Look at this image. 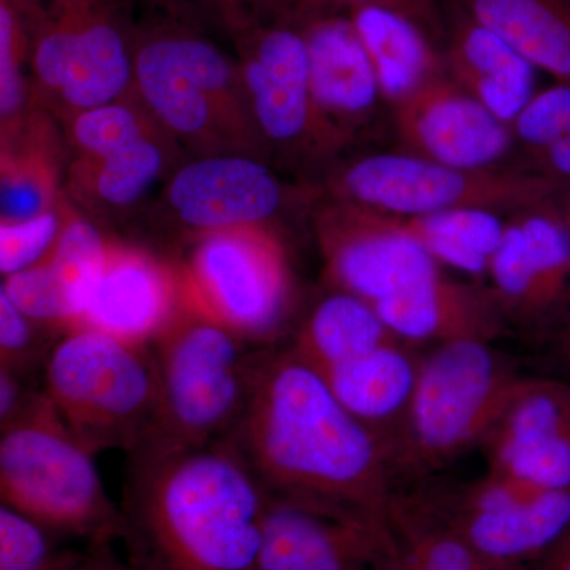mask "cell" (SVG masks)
<instances>
[{
  "label": "cell",
  "instance_id": "30",
  "mask_svg": "<svg viewBox=\"0 0 570 570\" xmlns=\"http://www.w3.org/2000/svg\"><path fill=\"white\" fill-rule=\"evenodd\" d=\"M401 220L439 265L452 266L472 276L489 273L491 258L501 245L508 224L501 213L479 208Z\"/></svg>",
  "mask_w": 570,
  "mask_h": 570
},
{
  "label": "cell",
  "instance_id": "12",
  "mask_svg": "<svg viewBox=\"0 0 570 570\" xmlns=\"http://www.w3.org/2000/svg\"><path fill=\"white\" fill-rule=\"evenodd\" d=\"M234 37L236 62L272 165L303 175L328 174L341 151L314 107L303 29L253 21Z\"/></svg>",
  "mask_w": 570,
  "mask_h": 570
},
{
  "label": "cell",
  "instance_id": "29",
  "mask_svg": "<svg viewBox=\"0 0 570 570\" xmlns=\"http://www.w3.org/2000/svg\"><path fill=\"white\" fill-rule=\"evenodd\" d=\"M396 341L403 340L389 328L370 302L330 288L299 321L285 346L314 370L325 371Z\"/></svg>",
  "mask_w": 570,
  "mask_h": 570
},
{
  "label": "cell",
  "instance_id": "17",
  "mask_svg": "<svg viewBox=\"0 0 570 570\" xmlns=\"http://www.w3.org/2000/svg\"><path fill=\"white\" fill-rule=\"evenodd\" d=\"M392 129L400 151L431 163L491 170L515 151L512 127L502 122L448 75L392 108Z\"/></svg>",
  "mask_w": 570,
  "mask_h": 570
},
{
  "label": "cell",
  "instance_id": "2",
  "mask_svg": "<svg viewBox=\"0 0 570 570\" xmlns=\"http://www.w3.org/2000/svg\"><path fill=\"white\" fill-rule=\"evenodd\" d=\"M268 497L225 441L127 455L121 535L134 570H258Z\"/></svg>",
  "mask_w": 570,
  "mask_h": 570
},
{
  "label": "cell",
  "instance_id": "42",
  "mask_svg": "<svg viewBox=\"0 0 570 570\" xmlns=\"http://www.w3.org/2000/svg\"><path fill=\"white\" fill-rule=\"evenodd\" d=\"M232 33L245 28V0H198Z\"/></svg>",
  "mask_w": 570,
  "mask_h": 570
},
{
  "label": "cell",
  "instance_id": "35",
  "mask_svg": "<svg viewBox=\"0 0 570 570\" xmlns=\"http://www.w3.org/2000/svg\"><path fill=\"white\" fill-rule=\"evenodd\" d=\"M62 535L9 505H0V570H78L85 550L63 546Z\"/></svg>",
  "mask_w": 570,
  "mask_h": 570
},
{
  "label": "cell",
  "instance_id": "10",
  "mask_svg": "<svg viewBox=\"0 0 570 570\" xmlns=\"http://www.w3.org/2000/svg\"><path fill=\"white\" fill-rule=\"evenodd\" d=\"M195 298L255 347L281 346L296 303L295 276L276 228L198 236L178 257Z\"/></svg>",
  "mask_w": 570,
  "mask_h": 570
},
{
  "label": "cell",
  "instance_id": "15",
  "mask_svg": "<svg viewBox=\"0 0 570 570\" xmlns=\"http://www.w3.org/2000/svg\"><path fill=\"white\" fill-rule=\"evenodd\" d=\"M487 275L510 328L546 343L570 307V232L554 200L512 214Z\"/></svg>",
  "mask_w": 570,
  "mask_h": 570
},
{
  "label": "cell",
  "instance_id": "26",
  "mask_svg": "<svg viewBox=\"0 0 570 570\" xmlns=\"http://www.w3.org/2000/svg\"><path fill=\"white\" fill-rule=\"evenodd\" d=\"M422 358L412 344L396 341L318 373L337 401L385 444L406 415Z\"/></svg>",
  "mask_w": 570,
  "mask_h": 570
},
{
  "label": "cell",
  "instance_id": "5",
  "mask_svg": "<svg viewBox=\"0 0 570 570\" xmlns=\"http://www.w3.org/2000/svg\"><path fill=\"white\" fill-rule=\"evenodd\" d=\"M521 377L487 341L438 344L423 356L406 415L385 442L396 489L439 478L480 448Z\"/></svg>",
  "mask_w": 570,
  "mask_h": 570
},
{
  "label": "cell",
  "instance_id": "6",
  "mask_svg": "<svg viewBox=\"0 0 570 570\" xmlns=\"http://www.w3.org/2000/svg\"><path fill=\"white\" fill-rule=\"evenodd\" d=\"M33 99L59 122L134 91V24L121 0H17Z\"/></svg>",
  "mask_w": 570,
  "mask_h": 570
},
{
  "label": "cell",
  "instance_id": "21",
  "mask_svg": "<svg viewBox=\"0 0 570 570\" xmlns=\"http://www.w3.org/2000/svg\"><path fill=\"white\" fill-rule=\"evenodd\" d=\"M111 239L67 200L66 224L50 257L31 269L3 277L0 288L26 316L58 332H69L85 316Z\"/></svg>",
  "mask_w": 570,
  "mask_h": 570
},
{
  "label": "cell",
  "instance_id": "44",
  "mask_svg": "<svg viewBox=\"0 0 570 570\" xmlns=\"http://www.w3.org/2000/svg\"><path fill=\"white\" fill-rule=\"evenodd\" d=\"M534 570H570V530L540 560Z\"/></svg>",
  "mask_w": 570,
  "mask_h": 570
},
{
  "label": "cell",
  "instance_id": "27",
  "mask_svg": "<svg viewBox=\"0 0 570 570\" xmlns=\"http://www.w3.org/2000/svg\"><path fill=\"white\" fill-rule=\"evenodd\" d=\"M348 14L365 45L390 108L445 77L436 39L417 22L377 7H363Z\"/></svg>",
  "mask_w": 570,
  "mask_h": 570
},
{
  "label": "cell",
  "instance_id": "40",
  "mask_svg": "<svg viewBox=\"0 0 570 570\" xmlns=\"http://www.w3.org/2000/svg\"><path fill=\"white\" fill-rule=\"evenodd\" d=\"M344 10L352 11L363 7H377L401 14L417 22L438 41L441 26L442 0H343Z\"/></svg>",
  "mask_w": 570,
  "mask_h": 570
},
{
  "label": "cell",
  "instance_id": "3",
  "mask_svg": "<svg viewBox=\"0 0 570 570\" xmlns=\"http://www.w3.org/2000/svg\"><path fill=\"white\" fill-rule=\"evenodd\" d=\"M134 91L183 151L242 154L272 165L238 62L193 24L134 26Z\"/></svg>",
  "mask_w": 570,
  "mask_h": 570
},
{
  "label": "cell",
  "instance_id": "45",
  "mask_svg": "<svg viewBox=\"0 0 570 570\" xmlns=\"http://www.w3.org/2000/svg\"><path fill=\"white\" fill-rule=\"evenodd\" d=\"M554 204H557L558 209H560L562 219H564L570 232V189H562L560 195L554 198Z\"/></svg>",
  "mask_w": 570,
  "mask_h": 570
},
{
  "label": "cell",
  "instance_id": "9",
  "mask_svg": "<svg viewBox=\"0 0 570 570\" xmlns=\"http://www.w3.org/2000/svg\"><path fill=\"white\" fill-rule=\"evenodd\" d=\"M324 179L318 194L400 219L464 208L515 214L549 204L562 190L521 167L463 170L404 151L355 157Z\"/></svg>",
  "mask_w": 570,
  "mask_h": 570
},
{
  "label": "cell",
  "instance_id": "43",
  "mask_svg": "<svg viewBox=\"0 0 570 570\" xmlns=\"http://www.w3.org/2000/svg\"><path fill=\"white\" fill-rule=\"evenodd\" d=\"M78 570H134L129 562L116 557L111 543L88 546V558Z\"/></svg>",
  "mask_w": 570,
  "mask_h": 570
},
{
  "label": "cell",
  "instance_id": "18",
  "mask_svg": "<svg viewBox=\"0 0 570 570\" xmlns=\"http://www.w3.org/2000/svg\"><path fill=\"white\" fill-rule=\"evenodd\" d=\"M318 119L341 153L376 134L382 96L373 62L347 11L303 28Z\"/></svg>",
  "mask_w": 570,
  "mask_h": 570
},
{
  "label": "cell",
  "instance_id": "41",
  "mask_svg": "<svg viewBox=\"0 0 570 570\" xmlns=\"http://www.w3.org/2000/svg\"><path fill=\"white\" fill-rule=\"evenodd\" d=\"M546 343L549 344L551 358L561 371V377L570 381V307Z\"/></svg>",
  "mask_w": 570,
  "mask_h": 570
},
{
  "label": "cell",
  "instance_id": "13",
  "mask_svg": "<svg viewBox=\"0 0 570 570\" xmlns=\"http://www.w3.org/2000/svg\"><path fill=\"white\" fill-rule=\"evenodd\" d=\"M287 186L273 165L242 154L184 160L168 176L159 198L160 219L183 245L234 228H275L296 202H313V186Z\"/></svg>",
  "mask_w": 570,
  "mask_h": 570
},
{
  "label": "cell",
  "instance_id": "33",
  "mask_svg": "<svg viewBox=\"0 0 570 570\" xmlns=\"http://www.w3.org/2000/svg\"><path fill=\"white\" fill-rule=\"evenodd\" d=\"M67 159H96L127 148L142 138L164 132L138 97L99 105L59 122Z\"/></svg>",
  "mask_w": 570,
  "mask_h": 570
},
{
  "label": "cell",
  "instance_id": "37",
  "mask_svg": "<svg viewBox=\"0 0 570 570\" xmlns=\"http://www.w3.org/2000/svg\"><path fill=\"white\" fill-rule=\"evenodd\" d=\"M67 198L58 208L21 220L0 224V273L3 277L31 269L47 261L58 243L66 224Z\"/></svg>",
  "mask_w": 570,
  "mask_h": 570
},
{
  "label": "cell",
  "instance_id": "39",
  "mask_svg": "<svg viewBox=\"0 0 570 570\" xmlns=\"http://www.w3.org/2000/svg\"><path fill=\"white\" fill-rule=\"evenodd\" d=\"M45 400L43 389L10 371L0 370V431L20 423Z\"/></svg>",
  "mask_w": 570,
  "mask_h": 570
},
{
  "label": "cell",
  "instance_id": "8",
  "mask_svg": "<svg viewBox=\"0 0 570 570\" xmlns=\"http://www.w3.org/2000/svg\"><path fill=\"white\" fill-rule=\"evenodd\" d=\"M94 453L82 448L51 401L0 431L2 504L88 546L121 535V509L105 490Z\"/></svg>",
  "mask_w": 570,
  "mask_h": 570
},
{
  "label": "cell",
  "instance_id": "38",
  "mask_svg": "<svg viewBox=\"0 0 570 570\" xmlns=\"http://www.w3.org/2000/svg\"><path fill=\"white\" fill-rule=\"evenodd\" d=\"M243 9L246 24L253 21H272L299 29L326 14L346 11L343 0H245Z\"/></svg>",
  "mask_w": 570,
  "mask_h": 570
},
{
  "label": "cell",
  "instance_id": "28",
  "mask_svg": "<svg viewBox=\"0 0 570 570\" xmlns=\"http://www.w3.org/2000/svg\"><path fill=\"white\" fill-rule=\"evenodd\" d=\"M538 70L570 82V0H449Z\"/></svg>",
  "mask_w": 570,
  "mask_h": 570
},
{
  "label": "cell",
  "instance_id": "36",
  "mask_svg": "<svg viewBox=\"0 0 570 570\" xmlns=\"http://www.w3.org/2000/svg\"><path fill=\"white\" fill-rule=\"evenodd\" d=\"M61 335L26 316L0 288V370L32 382L37 373L43 374L48 356Z\"/></svg>",
  "mask_w": 570,
  "mask_h": 570
},
{
  "label": "cell",
  "instance_id": "7",
  "mask_svg": "<svg viewBox=\"0 0 570 570\" xmlns=\"http://www.w3.org/2000/svg\"><path fill=\"white\" fill-rule=\"evenodd\" d=\"M41 379L56 414L94 455L105 450L129 455L148 436L157 406L149 344L75 326L59 336Z\"/></svg>",
  "mask_w": 570,
  "mask_h": 570
},
{
  "label": "cell",
  "instance_id": "22",
  "mask_svg": "<svg viewBox=\"0 0 570 570\" xmlns=\"http://www.w3.org/2000/svg\"><path fill=\"white\" fill-rule=\"evenodd\" d=\"M438 45L450 80L509 126L538 92V69L449 0H442Z\"/></svg>",
  "mask_w": 570,
  "mask_h": 570
},
{
  "label": "cell",
  "instance_id": "24",
  "mask_svg": "<svg viewBox=\"0 0 570 570\" xmlns=\"http://www.w3.org/2000/svg\"><path fill=\"white\" fill-rule=\"evenodd\" d=\"M181 156V146L159 132L108 156L67 159L63 195L92 223L121 220L174 174Z\"/></svg>",
  "mask_w": 570,
  "mask_h": 570
},
{
  "label": "cell",
  "instance_id": "4",
  "mask_svg": "<svg viewBox=\"0 0 570 570\" xmlns=\"http://www.w3.org/2000/svg\"><path fill=\"white\" fill-rule=\"evenodd\" d=\"M149 347L156 414L134 452H181L224 441L245 411L262 347L209 314L187 283L181 305Z\"/></svg>",
  "mask_w": 570,
  "mask_h": 570
},
{
  "label": "cell",
  "instance_id": "1",
  "mask_svg": "<svg viewBox=\"0 0 570 570\" xmlns=\"http://www.w3.org/2000/svg\"><path fill=\"white\" fill-rule=\"evenodd\" d=\"M224 441L268 499L392 531L396 483L384 441L285 344L262 348L245 411Z\"/></svg>",
  "mask_w": 570,
  "mask_h": 570
},
{
  "label": "cell",
  "instance_id": "23",
  "mask_svg": "<svg viewBox=\"0 0 570 570\" xmlns=\"http://www.w3.org/2000/svg\"><path fill=\"white\" fill-rule=\"evenodd\" d=\"M374 307L389 328L409 344L497 343L512 330L490 287L449 279L441 272Z\"/></svg>",
  "mask_w": 570,
  "mask_h": 570
},
{
  "label": "cell",
  "instance_id": "25",
  "mask_svg": "<svg viewBox=\"0 0 570 570\" xmlns=\"http://www.w3.org/2000/svg\"><path fill=\"white\" fill-rule=\"evenodd\" d=\"M0 153V224L21 223L58 208L67 146L58 119L37 108Z\"/></svg>",
  "mask_w": 570,
  "mask_h": 570
},
{
  "label": "cell",
  "instance_id": "32",
  "mask_svg": "<svg viewBox=\"0 0 570 570\" xmlns=\"http://www.w3.org/2000/svg\"><path fill=\"white\" fill-rule=\"evenodd\" d=\"M395 554L389 570H494L448 527L412 508L392 519Z\"/></svg>",
  "mask_w": 570,
  "mask_h": 570
},
{
  "label": "cell",
  "instance_id": "11",
  "mask_svg": "<svg viewBox=\"0 0 570 570\" xmlns=\"http://www.w3.org/2000/svg\"><path fill=\"white\" fill-rule=\"evenodd\" d=\"M397 493L441 521L494 570H534L570 530V491H546L487 472L468 483L438 478Z\"/></svg>",
  "mask_w": 570,
  "mask_h": 570
},
{
  "label": "cell",
  "instance_id": "19",
  "mask_svg": "<svg viewBox=\"0 0 570 570\" xmlns=\"http://www.w3.org/2000/svg\"><path fill=\"white\" fill-rule=\"evenodd\" d=\"M186 295L178 257L111 239L80 325L130 343L149 344Z\"/></svg>",
  "mask_w": 570,
  "mask_h": 570
},
{
  "label": "cell",
  "instance_id": "14",
  "mask_svg": "<svg viewBox=\"0 0 570 570\" xmlns=\"http://www.w3.org/2000/svg\"><path fill=\"white\" fill-rule=\"evenodd\" d=\"M314 235L324 261L325 284L377 305L409 285L441 272L433 255L387 216L318 194Z\"/></svg>",
  "mask_w": 570,
  "mask_h": 570
},
{
  "label": "cell",
  "instance_id": "34",
  "mask_svg": "<svg viewBox=\"0 0 570 570\" xmlns=\"http://www.w3.org/2000/svg\"><path fill=\"white\" fill-rule=\"evenodd\" d=\"M37 108L20 7L0 0V138L17 132Z\"/></svg>",
  "mask_w": 570,
  "mask_h": 570
},
{
  "label": "cell",
  "instance_id": "31",
  "mask_svg": "<svg viewBox=\"0 0 570 570\" xmlns=\"http://www.w3.org/2000/svg\"><path fill=\"white\" fill-rule=\"evenodd\" d=\"M510 127L520 167L570 189V82L535 92Z\"/></svg>",
  "mask_w": 570,
  "mask_h": 570
},
{
  "label": "cell",
  "instance_id": "20",
  "mask_svg": "<svg viewBox=\"0 0 570 570\" xmlns=\"http://www.w3.org/2000/svg\"><path fill=\"white\" fill-rule=\"evenodd\" d=\"M392 531L268 499L258 570H389Z\"/></svg>",
  "mask_w": 570,
  "mask_h": 570
},
{
  "label": "cell",
  "instance_id": "16",
  "mask_svg": "<svg viewBox=\"0 0 570 570\" xmlns=\"http://www.w3.org/2000/svg\"><path fill=\"white\" fill-rule=\"evenodd\" d=\"M480 449L490 474L570 491V381L521 377Z\"/></svg>",
  "mask_w": 570,
  "mask_h": 570
}]
</instances>
